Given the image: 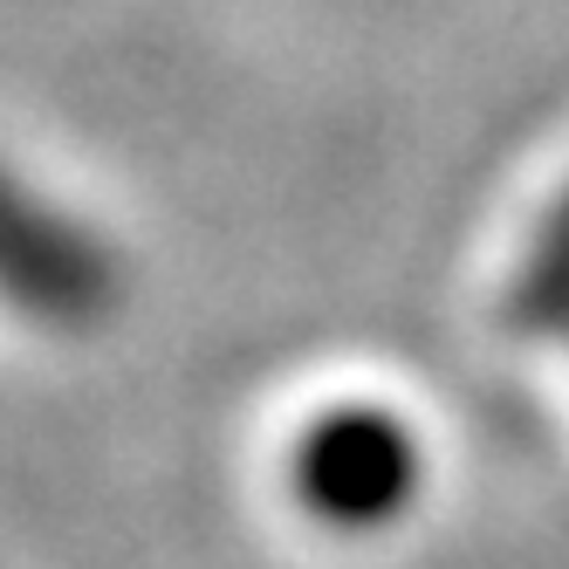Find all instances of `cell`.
<instances>
[{"label":"cell","instance_id":"cell-1","mask_svg":"<svg viewBox=\"0 0 569 569\" xmlns=\"http://www.w3.org/2000/svg\"><path fill=\"white\" fill-rule=\"evenodd\" d=\"M289 487L309 508V521L337 528V536H371L391 528L426 487V446L385 405H330L296 432L289 453Z\"/></svg>","mask_w":569,"mask_h":569},{"label":"cell","instance_id":"cell-2","mask_svg":"<svg viewBox=\"0 0 569 569\" xmlns=\"http://www.w3.org/2000/svg\"><path fill=\"white\" fill-rule=\"evenodd\" d=\"M515 309H521V322L569 309V207H562V220H549L542 248L528 254V268L515 274Z\"/></svg>","mask_w":569,"mask_h":569}]
</instances>
